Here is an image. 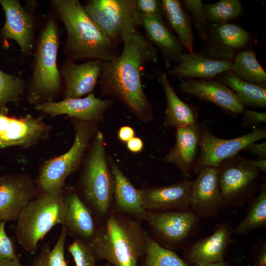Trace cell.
<instances>
[{
  "label": "cell",
  "instance_id": "obj_1",
  "mask_svg": "<svg viewBox=\"0 0 266 266\" xmlns=\"http://www.w3.org/2000/svg\"><path fill=\"white\" fill-rule=\"evenodd\" d=\"M121 53L103 62L99 79L102 93L120 100L141 119H152V109L143 91L141 72L157 57L156 47L134 31L123 37Z\"/></svg>",
  "mask_w": 266,
  "mask_h": 266
},
{
  "label": "cell",
  "instance_id": "obj_2",
  "mask_svg": "<svg viewBox=\"0 0 266 266\" xmlns=\"http://www.w3.org/2000/svg\"><path fill=\"white\" fill-rule=\"evenodd\" d=\"M149 234L140 221L113 207L99 223L90 241L97 261L112 266H139Z\"/></svg>",
  "mask_w": 266,
  "mask_h": 266
},
{
  "label": "cell",
  "instance_id": "obj_3",
  "mask_svg": "<svg viewBox=\"0 0 266 266\" xmlns=\"http://www.w3.org/2000/svg\"><path fill=\"white\" fill-rule=\"evenodd\" d=\"M50 3L66 29L64 51L68 59L104 62L117 56L115 42L96 25L79 0H52Z\"/></svg>",
  "mask_w": 266,
  "mask_h": 266
},
{
  "label": "cell",
  "instance_id": "obj_4",
  "mask_svg": "<svg viewBox=\"0 0 266 266\" xmlns=\"http://www.w3.org/2000/svg\"><path fill=\"white\" fill-rule=\"evenodd\" d=\"M66 213L64 190L39 192L16 220L15 234L20 245L34 254L39 241L55 225H63Z\"/></svg>",
  "mask_w": 266,
  "mask_h": 266
},
{
  "label": "cell",
  "instance_id": "obj_5",
  "mask_svg": "<svg viewBox=\"0 0 266 266\" xmlns=\"http://www.w3.org/2000/svg\"><path fill=\"white\" fill-rule=\"evenodd\" d=\"M81 196H79L99 221L113 205V177L105 153L104 137L98 131L80 176Z\"/></svg>",
  "mask_w": 266,
  "mask_h": 266
},
{
  "label": "cell",
  "instance_id": "obj_6",
  "mask_svg": "<svg viewBox=\"0 0 266 266\" xmlns=\"http://www.w3.org/2000/svg\"><path fill=\"white\" fill-rule=\"evenodd\" d=\"M59 45L57 26L50 18L40 32L35 50L31 84L35 97L52 95L60 88L62 77L57 63Z\"/></svg>",
  "mask_w": 266,
  "mask_h": 266
},
{
  "label": "cell",
  "instance_id": "obj_7",
  "mask_svg": "<svg viewBox=\"0 0 266 266\" xmlns=\"http://www.w3.org/2000/svg\"><path fill=\"white\" fill-rule=\"evenodd\" d=\"M216 168L226 207L248 202L258 194L261 172L251 160L237 155L225 160Z\"/></svg>",
  "mask_w": 266,
  "mask_h": 266
},
{
  "label": "cell",
  "instance_id": "obj_8",
  "mask_svg": "<svg viewBox=\"0 0 266 266\" xmlns=\"http://www.w3.org/2000/svg\"><path fill=\"white\" fill-rule=\"evenodd\" d=\"M96 25L114 42L141 26L136 0H91L84 6Z\"/></svg>",
  "mask_w": 266,
  "mask_h": 266
},
{
  "label": "cell",
  "instance_id": "obj_9",
  "mask_svg": "<svg viewBox=\"0 0 266 266\" xmlns=\"http://www.w3.org/2000/svg\"><path fill=\"white\" fill-rule=\"evenodd\" d=\"M200 218L189 210L147 211L144 221L152 238L162 247L171 250L184 249L189 240L199 232Z\"/></svg>",
  "mask_w": 266,
  "mask_h": 266
},
{
  "label": "cell",
  "instance_id": "obj_10",
  "mask_svg": "<svg viewBox=\"0 0 266 266\" xmlns=\"http://www.w3.org/2000/svg\"><path fill=\"white\" fill-rule=\"evenodd\" d=\"M91 128L82 121L77 126L74 142L66 153L47 161L37 180L39 192L62 190L66 178L78 167L91 136Z\"/></svg>",
  "mask_w": 266,
  "mask_h": 266
},
{
  "label": "cell",
  "instance_id": "obj_11",
  "mask_svg": "<svg viewBox=\"0 0 266 266\" xmlns=\"http://www.w3.org/2000/svg\"><path fill=\"white\" fill-rule=\"evenodd\" d=\"M199 125L200 152L193 170L197 174L205 167L217 168L225 160L238 155L250 144L266 136V129L257 127L245 135L233 139H223L214 135L205 125Z\"/></svg>",
  "mask_w": 266,
  "mask_h": 266
},
{
  "label": "cell",
  "instance_id": "obj_12",
  "mask_svg": "<svg viewBox=\"0 0 266 266\" xmlns=\"http://www.w3.org/2000/svg\"><path fill=\"white\" fill-rule=\"evenodd\" d=\"M192 181L188 209L199 218H211L226 206L219 187L216 167H205Z\"/></svg>",
  "mask_w": 266,
  "mask_h": 266
},
{
  "label": "cell",
  "instance_id": "obj_13",
  "mask_svg": "<svg viewBox=\"0 0 266 266\" xmlns=\"http://www.w3.org/2000/svg\"><path fill=\"white\" fill-rule=\"evenodd\" d=\"M233 233V228L229 222L217 224L211 234L186 246L183 260L189 266H206L224 261Z\"/></svg>",
  "mask_w": 266,
  "mask_h": 266
},
{
  "label": "cell",
  "instance_id": "obj_14",
  "mask_svg": "<svg viewBox=\"0 0 266 266\" xmlns=\"http://www.w3.org/2000/svg\"><path fill=\"white\" fill-rule=\"evenodd\" d=\"M249 39V33L238 25L208 23L205 40L200 51L211 59L233 61L237 51L247 44Z\"/></svg>",
  "mask_w": 266,
  "mask_h": 266
},
{
  "label": "cell",
  "instance_id": "obj_15",
  "mask_svg": "<svg viewBox=\"0 0 266 266\" xmlns=\"http://www.w3.org/2000/svg\"><path fill=\"white\" fill-rule=\"evenodd\" d=\"M38 193L33 181L27 175L0 176V221H16Z\"/></svg>",
  "mask_w": 266,
  "mask_h": 266
},
{
  "label": "cell",
  "instance_id": "obj_16",
  "mask_svg": "<svg viewBox=\"0 0 266 266\" xmlns=\"http://www.w3.org/2000/svg\"><path fill=\"white\" fill-rule=\"evenodd\" d=\"M5 14L4 24L0 34L5 39L16 41L23 54L30 53L33 48L35 22L18 0H0Z\"/></svg>",
  "mask_w": 266,
  "mask_h": 266
},
{
  "label": "cell",
  "instance_id": "obj_17",
  "mask_svg": "<svg viewBox=\"0 0 266 266\" xmlns=\"http://www.w3.org/2000/svg\"><path fill=\"white\" fill-rule=\"evenodd\" d=\"M181 91L210 102L232 114L243 113L244 106L236 95L219 80L180 79Z\"/></svg>",
  "mask_w": 266,
  "mask_h": 266
},
{
  "label": "cell",
  "instance_id": "obj_18",
  "mask_svg": "<svg viewBox=\"0 0 266 266\" xmlns=\"http://www.w3.org/2000/svg\"><path fill=\"white\" fill-rule=\"evenodd\" d=\"M111 104V100H101L91 93L84 98H65L57 102L45 101L37 104L35 109L53 117L66 114L88 122L100 117Z\"/></svg>",
  "mask_w": 266,
  "mask_h": 266
},
{
  "label": "cell",
  "instance_id": "obj_19",
  "mask_svg": "<svg viewBox=\"0 0 266 266\" xmlns=\"http://www.w3.org/2000/svg\"><path fill=\"white\" fill-rule=\"evenodd\" d=\"M192 181H183L169 185L141 189L144 209L151 211L188 209L189 197Z\"/></svg>",
  "mask_w": 266,
  "mask_h": 266
},
{
  "label": "cell",
  "instance_id": "obj_20",
  "mask_svg": "<svg viewBox=\"0 0 266 266\" xmlns=\"http://www.w3.org/2000/svg\"><path fill=\"white\" fill-rule=\"evenodd\" d=\"M103 62L100 60L76 64L68 59L59 69L65 85L66 98H79L92 93L101 71Z\"/></svg>",
  "mask_w": 266,
  "mask_h": 266
},
{
  "label": "cell",
  "instance_id": "obj_21",
  "mask_svg": "<svg viewBox=\"0 0 266 266\" xmlns=\"http://www.w3.org/2000/svg\"><path fill=\"white\" fill-rule=\"evenodd\" d=\"M232 60L213 59L198 52H183L179 62L168 73L180 79H213L222 73L229 71Z\"/></svg>",
  "mask_w": 266,
  "mask_h": 266
},
{
  "label": "cell",
  "instance_id": "obj_22",
  "mask_svg": "<svg viewBox=\"0 0 266 266\" xmlns=\"http://www.w3.org/2000/svg\"><path fill=\"white\" fill-rule=\"evenodd\" d=\"M200 142L198 122L176 127L175 144L166 155L165 161L175 165L186 178L195 167Z\"/></svg>",
  "mask_w": 266,
  "mask_h": 266
},
{
  "label": "cell",
  "instance_id": "obj_23",
  "mask_svg": "<svg viewBox=\"0 0 266 266\" xmlns=\"http://www.w3.org/2000/svg\"><path fill=\"white\" fill-rule=\"evenodd\" d=\"M64 194L66 213L62 226L74 239L90 242L98 229L99 220L74 191H64Z\"/></svg>",
  "mask_w": 266,
  "mask_h": 266
},
{
  "label": "cell",
  "instance_id": "obj_24",
  "mask_svg": "<svg viewBox=\"0 0 266 266\" xmlns=\"http://www.w3.org/2000/svg\"><path fill=\"white\" fill-rule=\"evenodd\" d=\"M141 26L146 39L156 46L163 55L165 66L169 68L172 62L178 63L183 52V46L166 24L163 15L140 14Z\"/></svg>",
  "mask_w": 266,
  "mask_h": 266
},
{
  "label": "cell",
  "instance_id": "obj_25",
  "mask_svg": "<svg viewBox=\"0 0 266 266\" xmlns=\"http://www.w3.org/2000/svg\"><path fill=\"white\" fill-rule=\"evenodd\" d=\"M110 167L114 182L113 207L140 222L144 221L146 210L142 205L141 190L134 187L113 161Z\"/></svg>",
  "mask_w": 266,
  "mask_h": 266
},
{
  "label": "cell",
  "instance_id": "obj_26",
  "mask_svg": "<svg viewBox=\"0 0 266 266\" xmlns=\"http://www.w3.org/2000/svg\"><path fill=\"white\" fill-rule=\"evenodd\" d=\"M43 131V125L36 119H17L0 113V138L10 146L30 145L41 136Z\"/></svg>",
  "mask_w": 266,
  "mask_h": 266
},
{
  "label": "cell",
  "instance_id": "obj_27",
  "mask_svg": "<svg viewBox=\"0 0 266 266\" xmlns=\"http://www.w3.org/2000/svg\"><path fill=\"white\" fill-rule=\"evenodd\" d=\"M158 80L166 100L165 126L176 128L197 123L199 116L198 108L184 102L178 97L169 82L167 73L160 74Z\"/></svg>",
  "mask_w": 266,
  "mask_h": 266
},
{
  "label": "cell",
  "instance_id": "obj_28",
  "mask_svg": "<svg viewBox=\"0 0 266 266\" xmlns=\"http://www.w3.org/2000/svg\"><path fill=\"white\" fill-rule=\"evenodd\" d=\"M163 15L175 33L181 43L189 52L194 51V36L191 19L178 0H162Z\"/></svg>",
  "mask_w": 266,
  "mask_h": 266
},
{
  "label": "cell",
  "instance_id": "obj_29",
  "mask_svg": "<svg viewBox=\"0 0 266 266\" xmlns=\"http://www.w3.org/2000/svg\"><path fill=\"white\" fill-rule=\"evenodd\" d=\"M218 76L219 81L231 89L244 106L266 107V89L244 81L229 71Z\"/></svg>",
  "mask_w": 266,
  "mask_h": 266
},
{
  "label": "cell",
  "instance_id": "obj_30",
  "mask_svg": "<svg viewBox=\"0 0 266 266\" xmlns=\"http://www.w3.org/2000/svg\"><path fill=\"white\" fill-rule=\"evenodd\" d=\"M229 71L244 81L266 89V72L252 50L238 53Z\"/></svg>",
  "mask_w": 266,
  "mask_h": 266
},
{
  "label": "cell",
  "instance_id": "obj_31",
  "mask_svg": "<svg viewBox=\"0 0 266 266\" xmlns=\"http://www.w3.org/2000/svg\"><path fill=\"white\" fill-rule=\"evenodd\" d=\"M247 212L233 228L237 235H246L258 228H266V184L260 185L258 194L248 202Z\"/></svg>",
  "mask_w": 266,
  "mask_h": 266
},
{
  "label": "cell",
  "instance_id": "obj_32",
  "mask_svg": "<svg viewBox=\"0 0 266 266\" xmlns=\"http://www.w3.org/2000/svg\"><path fill=\"white\" fill-rule=\"evenodd\" d=\"M139 266H189L174 251L164 248L149 235Z\"/></svg>",
  "mask_w": 266,
  "mask_h": 266
},
{
  "label": "cell",
  "instance_id": "obj_33",
  "mask_svg": "<svg viewBox=\"0 0 266 266\" xmlns=\"http://www.w3.org/2000/svg\"><path fill=\"white\" fill-rule=\"evenodd\" d=\"M205 17L208 23L225 24L238 17L243 8L238 0H221L203 4Z\"/></svg>",
  "mask_w": 266,
  "mask_h": 266
},
{
  "label": "cell",
  "instance_id": "obj_34",
  "mask_svg": "<svg viewBox=\"0 0 266 266\" xmlns=\"http://www.w3.org/2000/svg\"><path fill=\"white\" fill-rule=\"evenodd\" d=\"M67 235L66 229L62 226L59 237L53 248L49 243H44L32 266H67L65 257V246Z\"/></svg>",
  "mask_w": 266,
  "mask_h": 266
},
{
  "label": "cell",
  "instance_id": "obj_35",
  "mask_svg": "<svg viewBox=\"0 0 266 266\" xmlns=\"http://www.w3.org/2000/svg\"><path fill=\"white\" fill-rule=\"evenodd\" d=\"M25 82L21 78L0 69V113L5 114L7 104L17 101L23 93Z\"/></svg>",
  "mask_w": 266,
  "mask_h": 266
},
{
  "label": "cell",
  "instance_id": "obj_36",
  "mask_svg": "<svg viewBox=\"0 0 266 266\" xmlns=\"http://www.w3.org/2000/svg\"><path fill=\"white\" fill-rule=\"evenodd\" d=\"M76 266H96L98 261L90 242L74 239L68 247Z\"/></svg>",
  "mask_w": 266,
  "mask_h": 266
},
{
  "label": "cell",
  "instance_id": "obj_37",
  "mask_svg": "<svg viewBox=\"0 0 266 266\" xmlns=\"http://www.w3.org/2000/svg\"><path fill=\"white\" fill-rule=\"evenodd\" d=\"M181 3L184 10L192 19L199 37L204 41L208 23L205 17L202 1L184 0Z\"/></svg>",
  "mask_w": 266,
  "mask_h": 266
},
{
  "label": "cell",
  "instance_id": "obj_38",
  "mask_svg": "<svg viewBox=\"0 0 266 266\" xmlns=\"http://www.w3.org/2000/svg\"><path fill=\"white\" fill-rule=\"evenodd\" d=\"M6 222L0 221V262L18 257L16 253L14 243L5 230Z\"/></svg>",
  "mask_w": 266,
  "mask_h": 266
},
{
  "label": "cell",
  "instance_id": "obj_39",
  "mask_svg": "<svg viewBox=\"0 0 266 266\" xmlns=\"http://www.w3.org/2000/svg\"><path fill=\"white\" fill-rule=\"evenodd\" d=\"M251 256L255 266H266V238L263 237L252 246Z\"/></svg>",
  "mask_w": 266,
  "mask_h": 266
},
{
  "label": "cell",
  "instance_id": "obj_40",
  "mask_svg": "<svg viewBox=\"0 0 266 266\" xmlns=\"http://www.w3.org/2000/svg\"><path fill=\"white\" fill-rule=\"evenodd\" d=\"M136 6L138 12L141 14L163 15L160 0H136Z\"/></svg>",
  "mask_w": 266,
  "mask_h": 266
},
{
  "label": "cell",
  "instance_id": "obj_41",
  "mask_svg": "<svg viewBox=\"0 0 266 266\" xmlns=\"http://www.w3.org/2000/svg\"><path fill=\"white\" fill-rule=\"evenodd\" d=\"M242 126L243 127H257L260 123L266 122V113L244 109Z\"/></svg>",
  "mask_w": 266,
  "mask_h": 266
},
{
  "label": "cell",
  "instance_id": "obj_42",
  "mask_svg": "<svg viewBox=\"0 0 266 266\" xmlns=\"http://www.w3.org/2000/svg\"><path fill=\"white\" fill-rule=\"evenodd\" d=\"M245 150L257 155L259 159H266V141L256 143L253 142L245 147Z\"/></svg>",
  "mask_w": 266,
  "mask_h": 266
},
{
  "label": "cell",
  "instance_id": "obj_43",
  "mask_svg": "<svg viewBox=\"0 0 266 266\" xmlns=\"http://www.w3.org/2000/svg\"><path fill=\"white\" fill-rule=\"evenodd\" d=\"M143 146L142 140L136 137H133L127 142V147L132 152L138 153L140 152Z\"/></svg>",
  "mask_w": 266,
  "mask_h": 266
},
{
  "label": "cell",
  "instance_id": "obj_44",
  "mask_svg": "<svg viewBox=\"0 0 266 266\" xmlns=\"http://www.w3.org/2000/svg\"><path fill=\"white\" fill-rule=\"evenodd\" d=\"M134 132L133 129L129 126L121 127L118 132V137L123 142H127L134 137Z\"/></svg>",
  "mask_w": 266,
  "mask_h": 266
},
{
  "label": "cell",
  "instance_id": "obj_45",
  "mask_svg": "<svg viewBox=\"0 0 266 266\" xmlns=\"http://www.w3.org/2000/svg\"><path fill=\"white\" fill-rule=\"evenodd\" d=\"M0 266H23L19 256L12 259H6L0 262Z\"/></svg>",
  "mask_w": 266,
  "mask_h": 266
},
{
  "label": "cell",
  "instance_id": "obj_46",
  "mask_svg": "<svg viewBox=\"0 0 266 266\" xmlns=\"http://www.w3.org/2000/svg\"><path fill=\"white\" fill-rule=\"evenodd\" d=\"M253 164L260 171L266 172V159H259L258 160H251Z\"/></svg>",
  "mask_w": 266,
  "mask_h": 266
},
{
  "label": "cell",
  "instance_id": "obj_47",
  "mask_svg": "<svg viewBox=\"0 0 266 266\" xmlns=\"http://www.w3.org/2000/svg\"><path fill=\"white\" fill-rule=\"evenodd\" d=\"M206 266H231V264L225 261L211 264Z\"/></svg>",
  "mask_w": 266,
  "mask_h": 266
},
{
  "label": "cell",
  "instance_id": "obj_48",
  "mask_svg": "<svg viewBox=\"0 0 266 266\" xmlns=\"http://www.w3.org/2000/svg\"><path fill=\"white\" fill-rule=\"evenodd\" d=\"M10 147V146L7 143L3 142L0 138V149Z\"/></svg>",
  "mask_w": 266,
  "mask_h": 266
},
{
  "label": "cell",
  "instance_id": "obj_49",
  "mask_svg": "<svg viewBox=\"0 0 266 266\" xmlns=\"http://www.w3.org/2000/svg\"><path fill=\"white\" fill-rule=\"evenodd\" d=\"M101 266H112L110 264L105 262L104 264H103Z\"/></svg>",
  "mask_w": 266,
  "mask_h": 266
},
{
  "label": "cell",
  "instance_id": "obj_50",
  "mask_svg": "<svg viewBox=\"0 0 266 266\" xmlns=\"http://www.w3.org/2000/svg\"></svg>",
  "mask_w": 266,
  "mask_h": 266
}]
</instances>
